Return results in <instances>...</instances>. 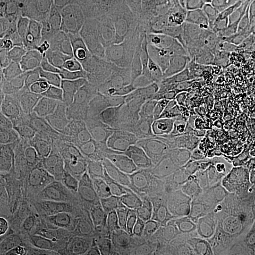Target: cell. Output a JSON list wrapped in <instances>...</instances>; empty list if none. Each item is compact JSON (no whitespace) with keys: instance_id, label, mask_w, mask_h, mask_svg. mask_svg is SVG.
Here are the masks:
<instances>
[{"instance_id":"cell-19","label":"cell","mask_w":255,"mask_h":255,"mask_svg":"<svg viewBox=\"0 0 255 255\" xmlns=\"http://www.w3.org/2000/svg\"><path fill=\"white\" fill-rule=\"evenodd\" d=\"M196 183L195 174L175 163L153 183L146 204L164 209H178L180 202Z\"/></svg>"},{"instance_id":"cell-14","label":"cell","mask_w":255,"mask_h":255,"mask_svg":"<svg viewBox=\"0 0 255 255\" xmlns=\"http://www.w3.org/2000/svg\"><path fill=\"white\" fill-rule=\"evenodd\" d=\"M175 163L173 157L168 156L151 160H124L121 175L127 183L126 204L133 213L146 206L149 189Z\"/></svg>"},{"instance_id":"cell-42","label":"cell","mask_w":255,"mask_h":255,"mask_svg":"<svg viewBox=\"0 0 255 255\" xmlns=\"http://www.w3.org/2000/svg\"><path fill=\"white\" fill-rule=\"evenodd\" d=\"M0 255H27V248L21 237L0 224Z\"/></svg>"},{"instance_id":"cell-15","label":"cell","mask_w":255,"mask_h":255,"mask_svg":"<svg viewBox=\"0 0 255 255\" xmlns=\"http://www.w3.org/2000/svg\"><path fill=\"white\" fill-rule=\"evenodd\" d=\"M135 69L144 92L147 115L162 127L167 126L185 109L177 100L159 67Z\"/></svg>"},{"instance_id":"cell-29","label":"cell","mask_w":255,"mask_h":255,"mask_svg":"<svg viewBox=\"0 0 255 255\" xmlns=\"http://www.w3.org/2000/svg\"><path fill=\"white\" fill-rule=\"evenodd\" d=\"M119 149L124 159L151 160L159 157H173L174 145L168 140L139 142L129 137L121 138Z\"/></svg>"},{"instance_id":"cell-30","label":"cell","mask_w":255,"mask_h":255,"mask_svg":"<svg viewBox=\"0 0 255 255\" xmlns=\"http://www.w3.org/2000/svg\"><path fill=\"white\" fill-rule=\"evenodd\" d=\"M61 43V38L53 33H47L41 30L36 37L33 47L34 64L38 70L47 81L50 74L54 68L57 56L59 52V47Z\"/></svg>"},{"instance_id":"cell-21","label":"cell","mask_w":255,"mask_h":255,"mask_svg":"<svg viewBox=\"0 0 255 255\" xmlns=\"http://www.w3.org/2000/svg\"><path fill=\"white\" fill-rule=\"evenodd\" d=\"M52 145L19 161L9 160L1 172V179L10 189L29 188L45 179L49 172Z\"/></svg>"},{"instance_id":"cell-38","label":"cell","mask_w":255,"mask_h":255,"mask_svg":"<svg viewBox=\"0 0 255 255\" xmlns=\"http://www.w3.org/2000/svg\"><path fill=\"white\" fill-rule=\"evenodd\" d=\"M81 134L86 141L96 144L119 146L121 143V138L113 135L104 129L89 113L86 114L82 123Z\"/></svg>"},{"instance_id":"cell-23","label":"cell","mask_w":255,"mask_h":255,"mask_svg":"<svg viewBox=\"0 0 255 255\" xmlns=\"http://www.w3.org/2000/svg\"><path fill=\"white\" fill-rule=\"evenodd\" d=\"M178 209H164L146 204L134 212L132 217L133 234L139 241L172 240L177 224Z\"/></svg>"},{"instance_id":"cell-31","label":"cell","mask_w":255,"mask_h":255,"mask_svg":"<svg viewBox=\"0 0 255 255\" xmlns=\"http://www.w3.org/2000/svg\"><path fill=\"white\" fill-rule=\"evenodd\" d=\"M81 133L67 140L52 143V153L49 163L48 175L59 180V176L66 166L77 162L81 156L80 149Z\"/></svg>"},{"instance_id":"cell-39","label":"cell","mask_w":255,"mask_h":255,"mask_svg":"<svg viewBox=\"0 0 255 255\" xmlns=\"http://www.w3.org/2000/svg\"><path fill=\"white\" fill-rule=\"evenodd\" d=\"M157 0H107L110 12L120 22L132 11L144 8H155Z\"/></svg>"},{"instance_id":"cell-13","label":"cell","mask_w":255,"mask_h":255,"mask_svg":"<svg viewBox=\"0 0 255 255\" xmlns=\"http://www.w3.org/2000/svg\"><path fill=\"white\" fill-rule=\"evenodd\" d=\"M42 216L48 227L62 228L84 191L65 185L47 174L45 179L31 186Z\"/></svg>"},{"instance_id":"cell-6","label":"cell","mask_w":255,"mask_h":255,"mask_svg":"<svg viewBox=\"0 0 255 255\" xmlns=\"http://www.w3.org/2000/svg\"><path fill=\"white\" fill-rule=\"evenodd\" d=\"M220 30L231 57V87L241 86L255 75V10L250 1L237 9Z\"/></svg>"},{"instance_id":"cell-8","label":"cell","mask_w":255,"mask_h":255,"mask_svg":"<svg viewBox=\"0 0 255 255\" xmlns=\"http://www.w3.org/2000/svg\"><path fill=\"white\" fill-rule=\"evenodd\" d=\"M195 39L198 72L204 89L212 96L231 87V57L222 31H210Z\"/></svg>"},{"instance_id":"cell-12","label":"cell","mask_w":255,"mask_h":255,"mask_svg":"<svg viewBox=\"0 0 255 255\" xmlns=\"http://www.w3.org/2000/svg\"><path fill=\"white\" fill-rule=\"evenodd\" d=\"M82 44L61 38L54 68L46 81L47 91L55 101L73 99L83 81Z\"/></svg>"},{"instance_id":"cell-24","label":"cell","mask_w":255,"mask_h":255,"mask_svg":"<svg viewBox=\"0 0 255 255\" xmlns=\"http://www.w3.org/2000/svg\"><path fill=\"white\" fill-rule=\"evenodd\" d=\"M86 112L91 114L104 129L119 138L126 136L128 128L133 119L146 114L129 109L117 102L101 101L92 104Z\"/></svg>"},{"instance_id":"cell-7","label":"cell","mask_w":255,"mask_h":255,"mask_svg":"<svg viewBox=\"0 0 255 255\" xmlns=\"http://www.w3.org/2000/svg\"><path fill=\"white\" fill-rule=\"evenodd\" d=\"M243 135H255V75L238 87L211 96L209 117Z\"/></svg>"},{"instance_id":"cell-47","label":"cell","mask_w":255,"mask_h":255,"mask_svg":"<svg viewBox=\"0 0 255 255\" xmlns=\"http://www.w3.org/2000/svg\"><path fill=\"white\" fill-rule=\"evenodd\" d=\"M18 2L19 0H0V27L7 23L11 9Z\"/></svg>"},{"instance_id":"cell-36","label":"cell","mask_w":255,"mask_h":255,"mask_svg":"<svg viewBox=\"0 0 255 255\" xmlns=\"http://www.w3.org/2000/svg\"><path fill=\"white\" fill-rule=\"evenodd\" d=\"M170 245L174 255H222L202 243L195 233L174 235Z\"/></svg>"},{"instance_id":"cell-28","label":"cell","mask_w":255,"mask_h":255,"mask_svg":"<svg viewBox=\"0 0 255 255\" xmlns=\"http://www.w3.org/2000/svg\"><path fill=\"white\" fill-rule=\"evenodd\" d=\"M82 190L110 201L126 203L127 183L121 174L101 170L95 180Z\"/></svg>"},{"instance_id":"cell-25","label":"cell","mask_w":255,"mask_h":255,"mask_svg":"<svg viewBox=\"0 0 255 255\" xmlns=\"http://www.w3.org/2000/svg\"><path fill=\"white\" fill-rule=\"evenodd\" d=\"M0 145L4 146L10 159L19 161L47 146L39 126L24 122L18 129L9 136L2 138Z\"/></svg>"},{"instance_id":"cell-11","label":"cell","mask_w":255,"mask_h":255,"mask_svg":"<svg viewBox=\"0 0 255 255\" xmlns=\"http://www.w3.org/2000/svg\"><path fill=\"white\" fill-rule=\"evenodd\" d=\"M95 82L101 89L98 101L117 102L129 109L146 113L139 75L129 64L120 61L104 71Z\"/></svg>"},{"instance_id":"cell-46","label":"cell","mask_w":255,"mask_h":255,"mask_svg":"<svg viewBox=\"0 0 255 255\" xmlns=\"http://www.w3.org/2000/svg\"><path fill=\"white\" fill-rule=\"evenodd\" d=\"M27 255H67L61 246L47 245L27 252Z\"/></svg>"},{"instance_id":"cell-40","label":"cell","mask_w":255,"mask_h":255,"mask_svg":"<svg viewBox=\"0 0 255 255\" xmlns=\"http://www.w3.org/2000/svg\"><path fill=\"white\" fill-rule=\"evenodd\" d=\"M27 93L25 82L18 76L9 74L0 77V100L9 99L18 102Z\"/></svg>"},{"instance_id":"cell-45","label":"cell","mask_w":255,"mask_h":255,"mask_svg":"<svg viewBox=\"0 0 255 255\" xmlns=\"http://www.w3.org/2000/svg\"><path fill=\"white\" fill-rule=\"evenodd\" d=\"M255 190V170L250 171L235 180L229 191L253 192Z\"/></svg>"},{"instance_id":"cell-43","label":"cell","mask_w":255,"mask_h":255,"mask_svg":"<svg viewBox=\"0 0 255 255\" xmlns=\"http://www.w3.org/2000/svg\"><path fill=\"white\" fill-rule=\"evenodd\" d=\"M100 96L101 89L98 83L95 81H86L82 82L72 100L77 101L84 109H87L100 99Z\"/></svg>"},{"instance_id":"cell-20","label":"cell","mask_w":255,"mask_h":255,"mask_svg":"<svg viewBox=\"0 0 255 255\" xmlns=\"http://www.w3.org/2000/svg\"><path fill=\"white\" fill-rule=\"evenodd\" d=\"M116 201L84 193L66 220L78 234L91 236L109 223L117 207Z\"/></svg>"},{"instance_id":"cell-26","label":"cell","mask_w":255,"mask_h":255,"mask_svg":"<svg viewBox=\"0 0 255 255\" xmlns=\"http://www.w3.org/2000/svg\"><path fill=\"white\" fill-rule=\"evenodd\" d=\"M95 41L107 64L113 65L120 62L124 43L123 28L121 22L110 12L108 8L101 20Z\"/></svg>"},{"instance_id":"cell-34","label":"cell","mask_w":255,"mask_h":255,"mask_svg":"<svg viewBox=\"0 0 255 255\" xmlns=\"http://www.w3.org/2000/svg\"><path fill=\"white\" fill-rule=\"evenodd\" d=\"M61 245L67 255H105L90 236L76 233L68 224L61 228Z\"/></svg>"},{"instance_id":"cell-48","label":"cell","mask_w":255,"mask_h":255,"mask_svg":"<svg viewBox=\"0 0 255 255\" xmlns=\"http://www.w3.org/2000/svg\"><path fill=\"white\" fill-rule=\"evenodd\" d=\"M25 1H27L35 8L37 13L41 19V23H42L43 19L45 18V16L47 13L48 8L53 0H25Z\"/></svg>"},{"instance_id":"cell-3","label":"cell","mask_w":255,"mask_h":255,"mask_svg":"<svg viewBox=\"0 0 255 255\" xmlns=\"http://www.w3.org/2000/svg\"><path fill=\"white\" fill-rule=\"evenodd\" d=\"M121 25L124 43L120 61L134 68L158 67L172 39L160 10L137 9L128 14Z\"/></svg>"},{"instance_id":"cell-49","label":"cell","mask_w":255,"mask_h":255,"mask_svg":"<svg viewBox=\"0 0 255 255\" xmlns=\"http://www.w3.org/2000/svg\"><path fill=\"white\" fill-rule=\"evenodd\" d=\"M250 1V3H251V5L253 6V8L255 9V0H249Z\"/></svg>"},{"instance_id":"cell-37","label":"cell","mask_w":255,"mask_h":255,"mask_svg":"<svg viewBox=\"0 0 255 255\" xmlns=\"http://www.w3.org/2000/svg\"><path fill=\"white\" fill-rule=\"evenodd\" d=\"M24 120L19 113L17 101L9 99L0 100V134L9 136L22 126Z\"/></svg>"},{"instance_id":"cell-32","label":"cell","mask_w":255,"mask_h":255,"mask_svg":"<svg viewBox=\"0 0 255 255\" xmlns=\"http://www.w3.org/2000/svg\"><path fill=\"white\" fill-rule=\"evenodd\" d=\"M101 169L91 159L82 155L73 164L66 166L59 176V181L65 185L82 189L99 175Z\"/></svg>"},{"instance_id":"cell-17","label":"cell","mask_w":255,"mask_h":255,"mask_svg":"<svg viewBox=\"0 0 255 255\" xmlns=\"http://www.w3.org/2000/svg\"><path fill=\"white\" fill-rule=\"evenodd\" d=\"M223 214L219 192L210 191L196 183L178 206L175 235H191L216 215Z\"/></svg>"},{"instance_id":"cell-27","label":"cell","mask_w":255,"mask_h":255,"mask_svg":"<svg viewBox=\"0 0 255 255\" xmlns=\"http://www.w3.org/2000/svg\"><path fill=\"white\" fill-rule=\"evenodd\" d=\"M80 149L82 155L91 159L101 170L118 174L122 172L125 159L119 146L91 143L81 134Z\"/></svg>"},{"instance_id":"cell-5","label":"cell","mask_w":255,"mask_h":255,"mask_svg":"<svg viewBox=\"0 0 255 255\" xmlns=\"http://www.w3.org/2000/svg\"><path fill=\"white\" fill-rule=\"evenodd\" d=\"M107 0H53L42 28L47 33L84 44L95 39Z\"/></svg>"},{"instance_id":"cell-18","label":"cell","mask_w":255,"mask_h":255,"mask_svg":"<svg viewBox=\"0 0 255 255\" xmlns=\"http://www.w3.org/2000/svg\"><path fill=\"white\" fill-rule=\"evenodd\" d=\"M86 109L72 99L55 101L39 127L47 144L67 140L81 133Z\"/></svg>"},{"instance_id":"cell-9","label":"cell","mask_w":255,"mask_h":255,"mask_svg":"<svg viewBox=\"0 0 255 255\" xmlns=\"http://www.w3.org/2000/svg\"><path fill=\"white\" fill-rule=\"evenodd\" d=\"M253 170H255V135H243L230 129L222 150L196 174V182L205 186L220 176L235 181Z\"/></svg>"},{"instance_id":"cell-2","label":"cell","mask_w":255,"mask_h":255,"mask_svg":"<svg viewBox=\"0 0 255 255\" xmlns=\"http://www.w3.org/2000/svg\"><path fill=\"white\" fill-rule=\"evenodd\" d=\"M158 67L184 109L209 117L211 96L199 77L195 38L173 37Z\"/></svg>"},{"instance_id":"cell-41","label":"cell","mask_w":255,"mask_h":255,"mask_svg":"<svg viewBox=\"0 0 255 255\" xmlns=\"http://www.w3.org/2000/svg\"><path fill=\"white\" fill-rule=\"evenodd\" d=\"M18 76L20 79L23 80L27 86V92H39V93H46L49 94L47 91L46 82L42 74L38 70L34 63L28 64L27 66L13 71L11 73ZM9 75V74H8Z\"/></svg>"},{"instance_id":"cell-35","label":"cell","mask_w":255,"mask_h":255,"mask_svg":"<svg viewBox=\"0 0 255 255\" xmlns=\"http://www.w3.org/2000/svg\"><path fill=\"white\" fill-rule=\"evenodd\" d=\"M126 136L139 142H158L167 139L164 128L147 113L131 121L128 128Z\"/></svg>"},{"instance_id":"cell-44","label":"cell","mask_w":255,"mask_h":255,"mask_svg":"<svg viewBox=\"0 0 255 255\" xmlns=\"http://www.w3.org/2000/svg\"><path fill=\"white\" fill-rule=\"evenodd\" d=\"M130 255H174L169 242L161 240L140 241L135 251Z\"/></svg>"},{"instance_id":"cell-10","label":"cell","mask_w":255,"mask_h":255,"mask_svg":"<svg viewBox=\"0 0 255 255\" xmlns=\"http://www.w3.org/2000/svg\"><path fill=\"white\" fill-rule=\"evenodd\" d=\"M0 217V224L24 242L39 236L47 227L31 187L10 189L7 200L1 204Z\"/></svg>"},{"instance_id":"cell-33","label":"cell","mask_w":255,"mask_h":255,"mask_svg":"<svg viewBox=\"0 0 255 255\" xmlns=\"http://www.w3.org/2000/svg\"><path fill=\"white\" fill-rule=\"evenodd\" d=\"M55 101L49 94L30 92L17 102L24 122L39 126Z\"/></svg>"},{"instance_id":"cell-1","label":"cell","mask_w":255,"mask_h":255,"mask_svg":"<svg viewBox=\"0 0 255 255\" xmlns=\"http://www.w3.org/2000/svg\"><path fill=\"white\" fill-rule=\"evenodd\" d=\"M164 130L174 145L176 164L196 176L222 150L230 128L208 117L184 110Z\"/></svg>"},{"instance_id":"cell-22","label":"cell","mask_w":255,"mask_h":255,"mask_svg":"<svg viewBox=\"0 0 255 255\" xmlns=\"http://www.w3.org/2000/svg\"><path fill=\"white\" fill-rule=\"evenodd\" d=\"M243 210L214 216L195 232L196 236L220 255H238L237 229Z\"/></svg>"},{"instance_id":"cell-16","label":"cell","mask_w":255,"mask_h":255,"mask_svg":"<svg viewBox=\"0 0 255 255\" xmlns=\"http://www.w3.org/2000/svg\"><path fill=\"white\" fill-rule=\"evenodd\" d=\"M133 211L126 203L118 202L107 226L90 237L105 255H130L139 245L132 230Z\"/></svg>"},{"instance_id":"cell-4","label":"cell","mask_w":255,"mask_h":255,"mask_svg":"<svg viewBox=\"0 0 255 255\" xmlns=\"http://www.w3.org/2000/svg\"><path fill=\"white\" fill-rule=\"evenodd\" d=\"M249 0H157L171 37L199 38L220 30Z\"/></svg>"}]
</instances>
